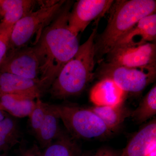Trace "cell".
I'll list each match as a JSON object with an SVG mask.
<instances>
[{
	"instance_id": "cell-1",
	"label": "cell",
	"mask_w": 156,
	"mask_h": 156,
	"mask_svg": "<svg viewBox=\"0 0 156 156\" xmlns=\"http://www.w3.org/2000/svg\"><path fill=\"white\" fill-rule=\"evenodd\" d=\"M74 2L66 1L53 21L38 37L33 47L40 63V86L43 94L65 65L74 56L80 45L77 36L70 30L68 19Z\"/></svg>"
},
{
	"instance_id": "cell-2",
	"label": "cell",
	"mask_w": 156,
	"mask_h": 156,
	"mask_svg": "<svg viewBox=\"0 0 156 156\" xmlns=\"http://www.w3.org/2000/svg\"><path fill=\"white\" fill-rule=\"evenodd\" d=\"M98 26L53 81L48 90L53 98L61 100L80 95L94 79Z\"/></svg>"
},
{
	"instance_id": "cell-3",
	"label": "cell",
	"mask_w": 156,
	"mask_h": 156,
	"mask_svg": "<svg viewBox=\"0 0 156 156\" xmlns=\"http://www.w3.org/2000/svg\"><path fill=\"white\" fill-rule=\"evenodd\" d=\"M155 0H118L108 12L107 25L95 40V59H101L140 19L156 13Z\"/></svg>"
},
{
	"instance_id": "cell-4",
	"label": "cell",
	"mask_w": 156,
	"mask_h": 156,
	"mask_svg": "<svg viewBox=\"0 0 156 156\" xmlns=\"http://www.w3.org/2000/svg\"><path fill=\"white\" fill-rule=\"evenodd\" d=\"M53 106L68 133L74 139L104 138L113 133L101 119L89 108L71 104Z\"/></svg>"
},
{
	"instance_id": "cell-5",
	"label": "cell",
	"mask_w": 156,
	"mask_h": 156,
	"mask_svg": "<svg viewBox=\"0 0 156 156\" xmlns=\"http://www.w3.org/2000/svg\"><path fill=\"white\" fill-rule=\"evenodd\" d=\"M66 1H39L38 9L29 13L13 26L9 52L25 47L36 34L39 37L57 16Z\"/></svg>"
},
{
	"instance_id": "cell-6",
	"label": "cell",
	"mask_w": 156,
	"mask_h": 156,
	"mask_svg": "<svg viewBox=\"0 0 156 156\" xmlns=\"http://www.w3.org/2000/svg\"><path fill=\"white\" fill-rule=\"evenodd\" d=\"M97 75L99 80H112L126 93H138L154 82L156 65L131 68L104 61L98 70Z\"/></svg>"
},
{
	"instance_id": "cell-7",
	"label": "cell",
	"mask_w": 156,
	"mask_h": 156,
	"mask_svg": "<svg viewBox=\"0 0 156 156\" xmlns=\"http://www.w3.org/2000/svg\"><path fill=\"white\" fill-rule=\"evenodd\" d=\"M106 55L105 62L121 66L137 68L156 65V45L152 43L115 46Z\"/></svg>"
},
{
	"instance_id": "cell-8",
	"label": "cell",
	"mask_w": 156,
	"mask_h": 156,
	"mask_svg": "<svg viewBox=\"0 0 156 156\" xmlns=\"http://www.w3.org/2000/svg\"><path fill=\"white\" fill-rule=\"evenodd\" d=\"M114 1L79 0L73 5L68 19V26L72 32L78 36L93 20L104 16Z\"/></svg>"
},
{
	"instance_id": "cell-9",
	"label": "cell",
	"mask_w": 156,
	"mask_h": 156,
	"mask_svg": "<svg viewBox=\"0 0 156 156\" xmlns=\"http://www.w3.org/2000/svg\"><path fill=\"white\" fill-rule=\"evenodd\" d=\"M0 72L34 80L40 83V61L33 46L9 52L0 66Z\"/></svg>"
},
{
	"instance_id": "cell-10",
	"label": "cell",
	"mask_w": 156,
	"mask_h": 156,
	"mask_svg": "<svg viewBox=\"0 0 156 156\" xmlns=\"http://www.w3.org/2000/svg\"><path fill=\"white\" fill-rule=\"evenodd\" d=\"M6 94L24 95L36 99L43 93L37 81L0 72V96Z\"/></svg>"
},
{
	"instance_id": "cell-11",
	"label": "cell",
	"mask_w": 156,
	"mask_h": 156,
	"mask_svg": "<svg viewBox=\"0 0 156 156\" xmlns=\"http://www.w3.org/2000/svg\"><path fill=\"white\" fill-rule=\"evenodd\" d=\"M156 144V120L149 121L131 137L120 156H146Z\"/></svg>"
},
{
	"instance_id": "cell-12",
	"label": "cell",
	"mask_w": 156,
	"mask_h": 156,
	"mask_svg": "<svg viewBox=\"0 0 156 156\" xmlns=\"http://www.w3.org/2000/svg\"><path fill=\"white\" fill-rule=\"evenodd\" d=\"M156 38V14L154 13L140 19L119 40L115 47L121 45H140L147 43H152L155 41Z\"/></svg>"
},
{
	"instance_id": "cell-13",
	"label": "cell",
	"mask_w": 156,
	"mask_h": 156,
	"mask_svg": "<svg viewBox=\"0 0 156 156\" xmlns=\"http://www.w3.org/2000/svg\"><path fill=\"white\" fill-rule=\"evenodd\" d=\"M126 94L112 80L101 79L91 89L90 99L95 106H115L124 103Z\"/></svg>"
},
{
	"instance_id": "cell-14",
	"label": "cell",
	"mask_w": 156,
	"mask_h": 156,
	"mask_svg": "<svg viewBox=\"0 0 156 156\" xmlns=\"http://www.w3.org/2000/svg\"><path fill=\"white\" fill-rule=\"evenodd\" d=\"M37 1L32 0H0V28L13 26L23 17L34 11Z\"/></svg>"
},
{
	"instance_id": "cell-15",
	"label": "cell",
	"mask_w": 156,
	"mask_h": 156,
	"mask_svg": "<svg viewBox=\"0 0 156 156\" xmlns=\"http://www.w3.org/2000/svg\"><path fill=\"white\" fill-rule=\"evenodd\" d=\"M59 119L53 104L45 103V115L41 128L35 135L40 148L44 149L61 133Z\"/></svg>"
},
{
	"instance_id": "cell-16",
	"label": "cell",
	"mask_w": 156,
	"mask_h": 156,
	"mask_svg": "<svg viewBox=\"0 0 156 156\" xmlns=\"http://www.w3.org/2000/svg\"><path fill=\"white\" fill-rule=\"evenodd\" d=\"M103 121L113 133L120 128L125 120L131 116L130 110L124 103L115 106H94L88 108Z\"/></svg>"
},
{
	"instance_id": "cell-17",
	"label": "cell",
	"mask_w": 156,
	"mask_h": 156,
	"mask_svg": "<svg viewBox=\"0 0 156 156\" xmlns=\"http://www.w3.org/2000/svg\"><path fill=\"white\" fill-rule=\"evenodd\" d=\"M35 99L24 95L6 94L0 96L1 108L14 118L29 117L35 105Z\"/></svg>"
},
{
	"instance_id": "cell-18",
	"label": "cell",
	"mask_w": 156,
	"mask_h": 156,
	"mask_svg": "<svg viewBox=\"0 0 156 156\" xmlns=\"http://www.w3.org/2000/svg\"><path fill=\"white\" fill-rule=\"evenodd\" d=\"M22 133L15 118L7 113L0 121V154H6L22 143Z\"/></svg>"
},
{
	"instance_id": "cell-19",
	"label": "cell",
	"mask_w": 156,
	"mask_h": 156,
	"mask_svg": "<svg viewBox=\"0 0 156 156\" xmlns=\"http://www.w3.org/2000/svg\"><path fill=\"white\" fill-rule=\"evenodd\" d=\"M42 152L43 156H82L83 154L76 139L62 131Z\"/></svg>"
},
{
	"instance_id": "cell-20",
	"label": "cell",
	"mask_w": 156,
	"mask_h": 156,
	"mask_svg": "<svg viewBox=\"0 0 156 156\" xmlns=\"http://www.w3.org/2000/svg\"><path fill=\"white\" fill-rule=\"evenodd\" d=\"M156 114V84L147 93L131 116L138 124L146 122Z\"/></svg>"
},
{
	"instance_id": "cell-21",
	"label": "cell",
	"mask_w": 156,
	"mask_h": 156,
	"mask_svg": "<svg viewBox=\"0 0 156 156\" xmlns=\"http://www.w3.org/2000/svg\"><path fill=\"white\" fill-rule=\"evenodd\" d=\"M45 115V102L41 98H37L34 107L28 117L31 131L35 136L42 126Z\"/></svg>"
},
{
	"instance_id": "cell-22",
	"label": "cell",
	"mask_w": 156,
	"mask_h": 156,
	"mask_svg": "<svg viewBox=\"0 0 156 156\" xmlns=\"http://www.w3.org/2000/svg\"><path fill=\"white\" fill-rule=\"evenodd\" d=\"M12 28L13 27L0 28V66L5 61L9 53Z\"/></svg>"
},
{
	"instance_id": "cell-23",
	"label": "cell",
	"mask_w": 156,
	"mask_h": 156,
	"mask_svg": "<svg viewBox=\"0 0 156 156\" xmlns=\"http://www.w3.org/2000/svg\"><path fill=\"white\" fill-rule=\"evenodd\" d=\"M17 156H43L42 151L38 146L34 144L30 147L26 146L22 142L17 150Z\"/></svg>"
},
{
	"instance_id": "cell-24",
	"label": "cell",
	"mask_w": 156,
	"mask_h": 156,
	"mask_svg": "<svg viewBox=\"0 0 156 156\" xmlns=\"http://www.w3.org/2000/svg\"><path fill=\"white\" fill-rule=\"evenodd\" d=\"M121 151L109 148L104 147L89 154H82V156H120Z\"/></svg>"
},
{
	"instance_id": "cell-25",
	"label": "cell",
	"mask_w": 156,
	"mask_h": 156,
	"mask_svg": "<svg viewBox=\"0 0 156 156\" xmlns=\"http://www.w3.org/2000/svg\"><path fill=\"white\" fill-rule=\"evenodd\" d=\"M7 114V113L3 111L1 108V107H0V121L3 119L5 117Z\"/></svg>"
},
{
	"instance_id": "cell-26",
	"label": "cell",
	"mask_w": 156,
	"mask_h": 156,
	"mask_svg": "<svg viewBox=\"0 0 156 156\" xmlns=\"http://www.w3.org/2000/svg\"><path fill=\"white\" fill-rule=\"evenodd\" d=\"M0 156H8L6 154H0Z\"/></svg>"
},
{
	"instance_id": "cell-27",
	"label": "cell",
	"mask_w": 156,
	"mask_h": 156,
	"mask_svg": "<svg viewBox=\"0 0 156 156\" xmlns=\"http://www.w3.org/2000/svg\"><path fill=\"white\" fill-rule=\"evenodd\" d=\"M1 19H2V17H1V15H0V21H1Z\"/></svg>"
}]
</instances>
